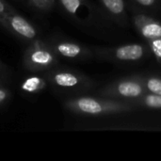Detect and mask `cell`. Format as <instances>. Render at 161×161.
<instances>
[{"label":"cell","instance_id":"7","mask_svg":"<svg viewBox=\"0 0 161 161\" xmlns=\"http://www.w3.org/2000/svg\"><path fill=\"white\" fill-rule=\"evenodd\" d=\"M49 85L48 80L44 73L30 72V74L25 76L20 82L19 88L25 94L36 95L44 91Z\"/></svg>","mask_w":161,"mask_h":161},{"label":"cell","instance_id":"17","mask_svg":"<svg viewBox=\"0 0 161 161\" xmlns=\"http://www.w3.org/2000/svg\"><path fill=\"white\" fill-rule=\"evenodd\" d=\"M15 10L12 6H10L7 1L0 0V19H2L4 16L8 14L9 12Z\"/></svg>","mask_w":161,"mask_h":161},{"label":"cell","instance_id":"11","mask_svg":"<svg viewBox=\"0 0 161 161\" xmlns=\"http://www.w3.org/2000/svg\"><path fill=\"white\" fill-rule=\"evenodd\" d=\"M134 105H140L150 108H161V95L155 93H144L142 96L131 100Z\"/></svg>","mask_w":161,"mask_h":161},{"label":"cell","instance_id":"1","mask_svg":"<svg viewBox=\"0 0 161 161\" xmlns=\"http://www.w3.org/2000/svg\"><path fill=\"white\" fill-rule=\"evenodd\" d=\"M67 110L82 116H100L131 111L136 105L130 101L112 98H95L89 96L75 97L64 102Z\"/></svg>","mask_w":161,"mask_h":161},{"label":"cell","instance_id":"13","mask_svg":"<svg viewBox=\"0 0 161 161\" xmlns=\"http://www.w3.org/2000/svg\"><path fill=\"white\" fill-rule=\"evenodd\" d=\"M144 87L148 92L161 95V78L158 76H151L142 78Z\"/></svg>","mask_w":161,"mask_h":161},{"label":"cell","instance_id":"14","mask_svg":"<svg viewBox=\"0 0 161 161\" xmlns=\"http://www.w3.org/2000/svg\"><path fill=\"white\" fill-rule=\"evenodd\" d=\"M27 2L37 9L49 11L55 5L56 0H27Z\"/></svg>","mask_w":161,"mask_h":161},{"label":"cell","instance_id":"9","mask_svg":"<svg viewBox=\"0 0 161 161\" xmlns=\"http://www.w3.org/2000/svg\"><path fill=\"white\" fill-rule=\"evenodd\" d=\"M145 55V48L142 44L132 43L119 46L111 51V56L122 61H135L143 58Z\"/></svg>","mask_w":161,"mask_h":161},{"label":"cell","instance_id":"2","mask_svg":"<svg viewBox=\"0 0 161 161\" xmlns=\"http://www.w3.org/2000/svg\"><path fill=\"white\" fill-rule=\"evenodd\" d=\"M23 64L29 72L45 73L58 66V57L47 41L40 38L28 44L23 56Z\"/></svg>","mask_w":161,"mask_h":161},{"label":"cell","instance_id":"10","mask_svg":"<svg viewBox=\"0 0 161 161\" xmlns=\"http://www.w3.org/2000/svg\"><path fill=\"white\" fill-rule=\"evenodd\" d=\"M60 6L70 15L75 18L86 17L87 8L83 0H58Z\"/></svg>","mask_w":161,"mask_h":161},{"label":"cell","instance_id":"19","mask_svg":"<svg viewBox=\"0 0 161 161\" xmlns=\"http://www.w3.org/2000/svg\"><path fill=\"white\" fill-rule=\"evenodd\" d=\"M137 3H139L140 5H142V6H145V7H148V6H152L155 4L156 0H136Z\"/></svg>","mask_w":161,"mask_h":161},{"label":"cell","instance_id":"18","mask_svg":"<svg viewBox=\"0 0 161 161\" xmlns=\"http://www.w3.org/2000/svg\"><path fill=\"white\" fill-rule=\"evenodd\" d=\"M8 73H9V72H8V66H7L3 61L0 59V74L8 77Z\"/></svg>","mask_w":161,"mask_h":161},{"label":"cell","instance_id":"12","mask_svg":"<svg viewBox=\"0 0 161 161\" xmlns=\"http://www.w3.org/2000/svg\"><path fill=\"white\" fill-rule=\"evenodd\" d=\"M104 7L113 15H121L125 12L124 0H101Z\"/></svg>","mask_w":161,"mask_h":161},{"label":"cell","instance_id":"21","mask_svg":"<svg viewBox=\"0 0 161 161\" xmlns=\"http://www.w3.org/2000/svg\"><path fill=\"white\" fill-rule=\"evenodd\" d=\"M83 1H84V0H83Z\"/></svg>","mask_w":161,"mask_h":161},{"label":"cell","instance_id":"20","mask_svg":"<svg viewBox=\"0 0 161 161\" xmlns=\"http://www.w3.org/2000/svg\"><path fill=\"white\" fill-rule=\"evenodd\" d=\"M7 83H8V77L0 74V87L7 86Z\"/></svg>","mask_w":161,"mask_h":161},{"label":"cell","instance_id":"6","mask_svg":"<svg viewBox=\"0 0 161 161\" xmlns=\"http://www.w3.org/2000/svg\"><path fill=\"white\" fill-rule=\"evenodd\" d=\"M52 49L59 58L68 59H77L84 58L90 55V51L87 47L81 45L80 43L60 40V39H51L47 41Z\"/></svg>","mask_w":161,"mask_h":161},{"label":"cell","instance_id":"15","mask_svg":"<svg viewBox=\"0 0 161 161\" xmlns=\"http://www.w3.org/2000/svg\"><path fill=\"white\" fill-rule=\"evenodd\" d=\"M149 45L157 59L161 62V38L149 40Z\"/></svg>","mask_w":161,"mask_h":161},{"label":"cell","instance_id":"8","mask_svg":"<svg viewBox=\"0 0 161 161\" xmlns=\"http://www.w3.org/2000/svg\"><path fill=\"white\" fill-rule=\"evenodd\" d=\"M134 23L139 32L146 39L152 40L161 38V24L151 17L143 14L136 15Z\"/></svg>","mask_w":161,"mask_h":161},{"label":"cell","instance_id":"4","mask_svg":"<svg viewBox=\"0 0 161 161\" xmlns=\"http://www.w3.org/2000/svg\"><path fill=\"white\" fill-rule=\"evenodd\" d=\"M49 85L58 90L72 91L85 88L88 85L89 79L82 74L69 69L52 68L44 73Z\"/></svg>","mask_w":161,"mask_h":161},{"label":"cell","instance_id":"5","mask_svg":"<svg viewBox=\"0 0 161 161\" xmlns=\"http://www.w3.org/2000/svg\"><path fill=\"white\" fill-rule=\"evenodd\" d=\"M146 92L142 78L137 77L117 81L104 88L100 93L106 98H124L131 101L142 96Z\"/></svg>","mask_w":161,"mask_h":161},{"label":"cell","instance_id":"3","mask_svg":"<svg viewBox=\"0 0 161 161\" xmlns=\"http://www.w3.org/2000/svg\"><path fill=\"white\" fill-rule=\"evenodd\" d=\"M0 26L27 44L41 37L38 27L16 10L9 12L0 19Z\"/></svg>","mask_w":161,"mask_h":161},{"label":"cell","instance_id":"16","mask_svg":"<svg viewBox=\"0 0 161 161\" xmlns=\"http://www.w3.org/2000/svg\"><path fill=\"white\" fill-rule=\"evenodd\" d=\"M11 98V92L7 86L0 87V107L7 104Z\"/></svg>","mask_w":161,"mask_h":161}]
</instances>
